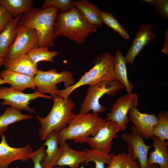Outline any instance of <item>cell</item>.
I'll return each instance as SVG.
<instances>
[{"label":"cell","instance_id":"10","mask_svg":"<svg viewBox=\"0 0 168 168\" xmlns=\"http://www.w3.org/2000/svg\"><path fill=\"white\" fill-rule=\"evenodd\" d=\"M120 131L121 127L117 123L106 120L95 135L86 138V142L91 149L109 153L113 144V140L117 137L116 134Z\"/></svg>","mask_w":168,"mask_h":168},{"label":"cell","instance_id":"7","mask_svg":"<svg viewBox=\"0 0 168 168\" xmlns=\"http://www.w3.org/2000/svg\"><path fill=\"white\" fill-rule=\"evenodd\" d=\"M73 74L72 72L67 70L58 72L55 68L48 71L38 70L34 77L36 89L41 93L50 94L53 99L58 95L59 90L57 86L58 84L63 83L65 88L76 82Z\"/></svg>","mask_w":168,"mask_h":168},{"label":"cell","instance_id":"15","mask_svg":"<svg viewBox=\"0 0 168 168\" xmlns=\"http://www.w3.org/2000/svg\"><path fill=\"white\" fill-rule=\"evenodd\" d=\"M33 152L29 143L18 148L10 146L3 135L0 142V168H8L12 163L16 161L25 162L30 160L29 156Z\"/></svg>","mask_w":168,"mask_h":168},{"label":"cell","instance_id":"37","mask_svg":"<svg viewBox=\"0 0 168 168\" xmlns=\"http://www.w3.org/2000/svg\"><path fill=\"white\" fill-rule=\"evenodd\" d=\"M147 168H158L156 165V164H152L150 166H147Z\"/></svg>","mask_w":168,"mask_h":168},{"label":"cell","instance_id":"41","mask_svg":"<svg viewBox=\"0 0 168 168\" xmlns=\"http://www.w3.org/2000/svg\"><path fill=\"white\" fill-rule=\"evenodd\" d=\"M91 168H93V167H91Z\"/></svg>","mask_w":168,"mask_h":168},{"label":"cell","instance_id":"4","mask_svg":"<svg viewBox=\"0 0 168 168\" xmlns=\"http://www.w3.org/2000/svg\"><path fill=\"white\" fill-rule=\"evenodd\" d=\"M114 61V56L108 52L99 54L94 59L93 67L74 85L59 90L58 96L67 98L73 91L83 86L88 85L91 86L101 82L115 80Z\"/></svg>","mask_w":168,"mask_h":168},{"label":"cell","instance_id":"40","mask_svg":"<svg viewBox=\"0 0 168 168\" xmlns=\"http://www.w3.org/2000/svg\"><path fill=\"white\" fill-rule=\"evenodd\" d=\"M15 168H19V166H17Z\"/></svg>","mask_w":168,"mask_h":168},{"label":"cell","instance_id":"9","mask_svg":"<svg viewBox=\"0 0 168 168\" xmlns=\"http://www.w3.org/2000/svg\"><path fill=\"white\" fill-rule=\"evenodd\" d=\"M38 38L34 29L19 25L16 27V36L9 48L5 58L6 62L19 55L26 54L38 46Z\"/></svg>","mask_w":168,"mask_h":168},{"label":"cell","instance_id":"12","mask_svg":"<svg viewBox=\"0 0 168 168\" xmlns=\"http://www.w3.org/2000/svg\"><path fill=\"white\" fill-rule=\"evenodd\" d=\"M132 132L124 133L121 135L122 139L128 146V154L138 160L141 168H147V154L153 146L146 145L144 138L136 131L133 126L131 127Z\"/></svg>","mask_w":168,"mask_h":168},{"label":"cell","instance_id":"14","mask_svg":"<svg viewBox=\"0 0 168 168\" xmlns=\"http://www.w3.org/2000/svg\"><path fill=\"white\" fill-rule=\"evenodd\" d=\"M156 37L152 24H147L140 26L132 45L124 57L127 64L132 65L136 57Z\"/></svg>","mask_w":168,"mask_h":168},{"label":"cell","instance_id":"38","mask_svg":"<svg viewBox=\"0 0 168 168\" xmlns=\"http://www.w3.org/2000/svg\"><path fill=\"white\" fill-rule=\"evenodd\" d=\"M4 84H7V82L0 78V85Z\"/></svg>","mask_w":168,"mask_h":168},{"label":"cell","instance_id":"26","mask_svg":"<svg viewBox=\"0 0 168 168\" xmlns=\"http://www.w3.org/2000/svg\"><path fill=\"white\" fill-rule=\"evenodd\" d=\"M27 54L34 63L37 64L43 61L54 62V59L58 53L56 50L50 51L47 47L37 46L31 49Z\"/></svg>","mask_w":168,"mask_h":168},{"label":"cell","instance_id":"34","mask_svg":"<svg viewBox=\"0 0 168 168\" xmlns=\"http://www.w3.org/2000/svg\"><path fill=\"white\" fill-rule=\"evenodd\" d=\"M137 160L126 153L125 158L124 168H141Z\"/></svg>","mask_w":168,"mask_h":168},{"label":"cell","instance_id":"24","mask_svg":"<svg viewBox=\"0 0 168 168\" xmlns=\"http://www.w3.org/2000/svg\"><path fill=\"white\" fill-rule=\"evenodd\" d=\"M33 118V116L23 114L11 106L7 107L4 112L0 115V137L4 135L10 125Z\"/></svg>","mask_w":168,"mask_h":168},{"label":"cell","instance_id":"36","mask_svg":"<svg viewBox=\"0 0 168 168\" xmlns=\"http://www.w3.org/2000/svg\"><path fill=\"white\" fill-rule=\"evenodd\" d=\"M5 63V59L0 57V68L2 65H4Z\"/></svg>","mask_w":168,"mask_h":168},{"label":"cell","instance_id":"30","mask_svg":"<svg viewBox=\"0 0 168 168\" xmlns=\"http://www.w3.org/2000/svg\"><path fill=\"white\" fill-rule=\"evenodd\" d=\"M144 2L151 5L157 14L162 18H168V1L167 0H146Z\"/></svg>","mask_w":168,"mask_h":168},{"label":"cell","instance_id":"6","mask_svg":"<svg viewBox=\"0 0 168 168\" xmlns=\"http://www.w3.org/2000/svg\"><path fill=\"white\" fill-rule=\"evenodd\" d=\"M123 86L118 81H104L88 88L86 97L80 105L79 113L87 114L91 110L93 113L99 114L107 109L100 103L101 98L104 95L112 96L121 89Z\"/></svg>","mask_w":168,"mask_h":168},{"label":"cell","instance_id":"3","mask_svg":"<svg viewBox=\"0 0 168 168\" xmlns=\"http://www.w3.org/2000/svg\"><path fill=\"white\" fill-rule=\"evenodd\" d=\"M106 120L94 113L74 114L69 121L67 126L57 133L59 144L67 140L76 143H86L90 135L94 136Z\"/></svg>","mask_w":168,"mask_h":168},{"label":"cell","instance_id":"29","mask_svg":"<svg viewBox=\"0 0 168 168\" xmlns=\"http://www.w3.org/2000/svg\"><path fill=\"white\" fill-rule=\"evenodd\" d=\"M73 2L72 0H45L42 8L54 7L58 9L60 13H65L72 9L74 7Z\"/></svg>","mask_w":168,"mask_h":168},{"label":"cell","instance_id":"27","mask_svg":"<svg viewBox=\"0 0 168 168\" xmlns=\"http://www.w3.org/2000/svg\"><path fill=\"white\" fill-rule=\"evenodd\" d=\"M100 14L103 23L117 32L124 39L129 38V36L127 31L112 14L104 11H100Z\"/></svg>","mask_w":168,"mask_h":168},{"label":"cell","instance_id":"1","mask_svg":"<svg viewBox=\"0 0 168 168\" xmlns=\"http://www.w3.org/2000/svg\"><path fill=\"white\" fill-rule=\"evenodd\" d=\"M98 27L74 6L68 12L57 14L54 25V38L64 36L81 45L85 43L90 33L96 32Z\"/></svg>","mask_w":168,"mask_h":168},{"label":"cell","instance_id":"20","mask_svg":"<svg viewBox=\"0 0 168 168\" xmlns=\"http://www.w3.org/2000/svg\"><path fill=\"white\" fill-rule=\"evenodd\" d=\"M153 150L149 154L147 165L157 164L158 168H168V142L153 136L151 138Z\"/></svg>","mask_w":168,"mask_h":168},{"label":"cell","instance_id":"5","mask_svg":"<svg viewBox=\"0 0 168 168\" xmlns=\"http://www.w3.org/2000/svg\"><path fill=\"white\" fill-rule=\"evenodd\" d=\"M53 99L52 108L46 117L43 118L36 115L41 125L39 135L42 141L51 132L57 133L65 128L75 114L72 111L75 104L69 97L63 98L58 96Z\"/></svg>","mask_w":168,"mask_h":168},{"label":"cell","instance_id":"28","mask_svg":"<svg viewBox=\"0 0 168 168\" xmlns=\"http://www.w3.org/2000/svg\"><path fill=\"white\" fill-rule=\"evenodd\" d=\"M157 123L153 130V135L162 140L168 139V112L161 111L158 115Z\"/></svg>","mask_w":168,"mask_h":168},{"label":"cell","instance_id":"2","mask_svg":"<svg viewBox=\"0 0 168 168\" xmlns=\"http://www.w3.org/2000/svg\"><path fill=\"white\" fill-rule=\"evenodd\" d=\"M59 10L54 7H33L21 15L18 24L34 29L38 38V46L54 45V25Z\"/></svg>","mask_w":168,"mask_h":168},{"label":"cell","instance_id":"13","mask_svg":"<svg viewBox=\"0 0 168 168\" xmlns=\"http://www.w3.org/2000/svg\"><path fill=\"white\" fill-rule=\"evenodd\" d=\"M128 114L129 120L133 124V126L141 136L144 139H151L154 136V129L158 122V115L154 113H141L137 107L131 109Z\"/></svg>","mask_w":168,"mask_h":168},{"label":"cell","instance_id":"11","mask_svg":"<svg viewBox=\"0 0 168 168\" xmlns=\"http://www.w3.org/2000/svg\"><path fill=\"white\" fill-rule=\"evenodd\" d=\"M138 99L137 93H127L120 97L107 114L106 120L116 122L120 126L121 131H125L129 121L128 113L133 108L137 107Z\"/></svg>","mask_w":168,"mask_h":168},{"label":"cell","instance_id":"39","mask_svg":"<svg viewBox=\"0 0 168 168\" xmlns=\"http://www.w3.org/2000/svg\"><path fill=\"white\" fill-rule=\"evenodd\" d=\"M64 168V167H52V168Z\"/></svg>","mask_w":168,"mask_h":168},{"label":"cell","instance_id":"18","mask_svg":"<svg viewBox=\"0 0 168 168\" xmlns=\"http://www.w3.org/2000/svg\"><path fill=\"white\" fill-rule=\"evenodd\" d=\"M5 69L34 77L38 70L37 64L34 63L28 54H21L6 62Z\"/></svg>","mask_w":168,"mask_h":168},{"label":"cell","instance_id":"16","mask_svg":"<svg viewBox=\"0 0 168 168\" xmlns=\"http://www.w3.org/2000/svg\"><path fill=\"white\" fill-rule=\"evenodd\" d=\"M0 78L10 85V88L22 92L26 89L36 88L34 77L5 69L0 72Z\"/></svg>","mask_w":168,"mask_h":168},{"label":"cell","instance_id":"35","mask_svg":"<svg viewBox=\"0 0 168 168\" xmlns=\"http://www.w3.org/2000/svg\"><path fill=\"white\" fill-rule=\"evenodd\" d=\"M164 43L162 50V52L164 53L168 54V31H166V33Z\"/></svg>","mask_w":168,"mask_h":168},{"label":"cell","instance_id":"22","mask_svg":"<svg viewBox=\"0 0 168 168\" xmlns=\"http://www.w3.org/2000/svg\"><path fill=\"white\" fill-rule=\"evenodd\" d=\"M126 64L122 53L120 50H117L114 56V72L115 80L123 86L127 93H131L134 86L128 80Z\"/></svg>","mask_w":168,"mask_h":168},{"label":"cell","instance_id":"31","mask_svg":"<svg viewBox=\"0 0 168 168\" xmlns=\"http://www.w3.org/2000/svg\"><path fill=\"white\" fill-rule=\"evenodd\" d=\"M45 146L42 145L40 148L33 152L29 156L33 163L34 168H43L41 161L45 156Z\"/></svg>","mask_w":168,"mask_h":168},{"label":"cell","instance_id":"21","mask_svg":"<svg viewBox=\"0 0 168 168\" xmlns=\"http://www.w3.org/2000/svg\"><path fill=\"white\" fill-rule=\"evenodd\" d=\"M21 14L13 18L0 33V57L5 59L16 36V27Z\"/></svg>","mask_w":168,"mask_h":168},{"label":"cell","instance_id":"33","mask_svg":"<svg viewBox=\"0 0 168 168\" xmlns=\"http://www.w3.org/2000/svg\"><path fill=\"white\" fill-rule=\"evenodd\" d=\"M12 16L3 7L0 5V33Z\"/></svg>","mask_w":168,"mask_h":168},{"label":"cell","instance_id":"19","mask_svg":"<svg viewBox=\"0 0 168 168\" xmlns=\"http://www.w3.org/2000/svg\"><path fill=\"white\" fill-rule=\"evenodd\" d=\"M45 140L43 145L47 148L45 150V156L41 161V165L43 168H51L55 166L61 156L57 133L51 132Z\"/></svg>","mask_w":168,"mask_h":168},{"label":"cell","instance_id":"25","mask_svg":"<svg viewBox=\"0 0 168 168\" xmlns=\"http://www.w3.org/2000/svg\"><path fill=\"white\" fill-rule=\"evenodd\" d=\"M33 0H0V5L14 17L28 12L32 7Z\"/></svg>","mask_w":168,"mask_h":168},{"label":"cell","instance_id":"17","mask_svg":"<svg viewBox=\"0 0 168 168\" xmlns=\"http://www.w3.org/2000/svg\"><path fill=\"white\" fill-rule=\"evenodd\" d=\"M61 156L55 166H67L70 168H78L80 165L86 161L84 150L76 151L72 149L66 142L59 145Z\"/></svg>","mask_w":168,"mask_h":168},{"label":"cell","instance_id":"32","mask_svg":"<svg viewBox=\"0 0 168 168\" xmlns=\"http://www.w3.org/2000/svg\"><path fill=\"white\" fill-rule=\"evenodd\" d=\"M126 153H120L117 155L114 154L106 168H124V160Z\"/></svg>","mask_w":168,"mask_h":168},{"label":"cell","instance_id":"8","mask_svg":"<svg viewBox=\"0 0 168 168\" xmlns=\"http://www.w3.org/2000/svg\"><path fill=\"white\" fill-rule=\"evenodd\" d=\"M40 97L53 99L51 96L38 91L27 94L10 87H0V100H4L1 103L2 105H9L20 111L24 110L30 112H34L36 110L29 107L30 102Z\"/></svg>","mask_w":168,"mask_h":168},{"label":"cell","instance_id":"23","mask_svg":"<svg viewBox=\"0 0 168 168\" xmlns=\"http://www.w3.org/2000/svg\"><path fill=\"white\" fill-rule=\"evenodd\" d=\"M73 5L91 23L98 27L103 26L100 11L97 6L87 0L73 1Z\"/></svg>","mask_w":168,"mask_h":168}]
</instances>
